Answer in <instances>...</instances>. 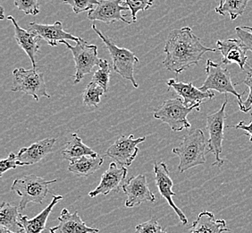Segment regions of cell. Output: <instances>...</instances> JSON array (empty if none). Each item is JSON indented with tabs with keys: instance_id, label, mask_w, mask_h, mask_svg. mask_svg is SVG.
I'll use <instances>...</instances> for the list:
<instances>
[{
	"instance_id": "obj_1",
	"label": "cell",
	"mask_w": 252,
	"mask_h": 233,
	"mask_svg": "<svg viewBox=\"0 0 252 233\" xmlns=\"http://www.w3.org/2000/svg\"><path fill=\"white\" fill-rule=\"evenodd\" d=\"M218 49L204 46L190 27L173 30L165 40L163 65L176 75L198 65L204 54L216 52Z\"/></svg>"
},
{
	"instance_id": "obj_2",
	"label": "cell",
	"mask_w": 252,
	"mask_h": 233,
	"mask_svg": "<svg viewBox=\"0 0 252 233\" xmlns=\"http://www.w3.org/2000/svg\"><path fill=\"white\" fill-rule=\"evenodd\" d=\"M173 154L179 157L178 170L184 173L196 166L206 163V155L208 154V142L203 131L199 128L194 129L185 135L183 141L175 147Z\"/></svg>"
},
{
	"instance_id": "obj_3",
	"label": "cell",
	"mask_w": 252,
	"mask_h": 233,
	"mask_svg": "<svg viewBox=\"0 0 252 233\" xmlns=\"http://www.w3.org/2000/svg\"><path fill=\"white\" fill-rule=\"evenodd\" d=\"M58 180H46L37 175H27L14 180L11 190L21 197L19 209L24 211L29 203L41 204L49 194V186Z\"/></svg>"
},
{
	"instance_id": "obj_4",
	"label": "cell",
	"mask_w": 252,
	"mask_h": 233,
	"mask_svg": "<svg viewBox=\"0 0 252 233\" xmlns=\"http://www.w3.org/2000/svg\"><path fill=\"white\" fill-rule=\"evenodd\" d=\"M92 28L105 43L107 50L109 51L115 72L126 80H129L133 87L139 88L134 78V66L135 64L139 63V58H137L135 54L130 49L117 46L111 39L102 34L100 30L97 29L95 24H93Z\"/></svg>"
},
{
	"instance_id": "obj_5",
	"label": "cell",
	"mask_w": 252,
	"mask_h": 233,
	"mask_svg": "<svg viewBox=\"0 0 252 233\" xmlns=\"http://www.w3.org/2000/svg\"><path fill=\"white\" fill-rule=\"evenodd\" d=\"M200 105L201 104H197L192 107H186L182 98L171 99L165 101L159 107L156 109L153 116L167 124L172 131L181 132L191 126L187 116L194 110L199 112Z\"/></svg>"
},
{
	"instance_id": "obj_6",
	"label": "cell",
	"mask_w": 252,
	"mask_h": 233,
	"mask_svg": "<svg viewBox=\"0 0 252 233\" xmlns=\"http://www.w3.org/2000/svg\"><path fill=\"white\" fill-rule=\"evenodd\" d=\"M207 78L203 84L199 87L202 92H209L215 90L219 93H223L227 97V93H231L237 98L238 104L241 112L243 109V96L245 92L238 93L231 79V74L227 68L222 67L221 64L215 63L211 59H208L206 63Z\"/></svg>"
},
{
	"instance_id": "obj_7",
	"label": "cell",
	"mask_w": 252,
	"mask_h": 233,
	"mask_svg": "<svg viewBox=\"0 0 252 233\" xmlns=\"http://www.w3.org/2000/svg\"><path fill=\"white\" fill-rule=\"evenodd\" d=\"M14 82L11 90L13 92H24L39 102L40 97L50 98L44 80V75L37 69L16 68L13 71Z\"/></svg>"
},
{
	"instance_id": "obj_8",
	"label": "cell",
	"mask_w": 252,
	"mask_h": 233,
	"mask_svg": "<svg viewBox=\"0 0 252 233\" xmlns=\"http://www.w3.org/2000/svg\"><path fill=\"white\" fill-rule=\"evenodd\" d=\"M60 44H64L73 53L76 69L73 76L74 84L80 83L88 74L92 73L96 66L98 67L100 58L97 57V45H91L84 39L77 42L75 46H71L66 40H61Z\"/></svg>"
},
{
	"instance_id": "obj_9",
	"label": "cell",
	"mask_w": 252,
	"mask_h": 233,
	"mask_svg": "<svg viewBox=\"0 0 252 233\" xmlns=\"http://www.w3.org/2000/svg\"><path fill=\"white\" fill-rule=\"evenodd\" d=\"M228 103L227 99L224 101L219 112H215L207 116V130L209 132L208 140V154L212 153L215 155L213 166L221 168L224 160L221 157L223 152V129L225 121V107Z\"/></svg>"
},
{
	"instance_id": "obj_10",
	"label": "cell",
	"mask_w": 252,
	"mask_h": 233,
	"mask_svg": "<svg viewBox=\"0 0 252 233\" xmlns=\"http://www.w3.org/2000/svg\"><path fill=\"white\" fill-rule=\"evenodd\" d=\"M146 137L135 138L133 135L121 136L106 151V155L122 167H130L139 153L138 145L145 141Z\"/></svg>"
},
{
	"instance_id": "obj_11",
	"label": "cell",
	"mask_w": 252,
	"mask_h": 233,
	"mask_svg": "<svg viewBox=\"0 0 252 233\" xmlns=\"http://www.w3.org/2000/svg\"><path fill=\"white\" fill-rule=\"evenodd\" d=\"M126 5V0H100L95 9L88 13V18L91 21H100L107 25H112L117 21L131 25V22L126 19V15H122L123 11L129 9Z\"/></svg>"
},
{
	"instance_id": "obj_12",
	"label": "cell",
	"mask_w": 252,
	"mask_h": 233,
	"mask_svg": "<svg viewBox=\"0 0 252 233\" xmlns=\"http://www.w3.org/2000/svg\"><path fill=\"white\" fill-rule=\"evenodd\" d=\"M122 190L126 194V206L131 208L144 202H155V194L151 192L146 176L137 175L125 182Z\"/></svg>"
},
{
	"instance_id": "obj_13",
	"label": "cell",
	"mask_w": 252,
	"mask_h": 233,
	"mask_svg": "<svg viewBox=\"0 0 252 233\" xmlns=\"http://www.w3.org/2000/svg\"><path fill=\"white\" fill-rule=\"evenodd\" d=\"M154 174H155L156 185L158 187V190L159 191L160 194L165 198L170 206L175 211V214L179 217L181 223L186 225L188 224V219L186 217L183 211L175 204L173 196H175L176 194L173 191L174 182L171 179L170 172L165 161H155L154 162Z\"/></svg>"
},
{
	"instance_id": "obj_14",
	"label": "cell",
	"mask_w": 252,
	"mask_h": 233,
	"mask_svg": "<svg viewBox=\"0 0 252 233\" xmlns=\"http://www.w3.org/2000/svg\"><path fill=\"white\" fill-rule=\"evenodd\" d=\"M127 172V168L118 166L116 161H113L109 168L102 174L97 188L89 193V196L94 198L98 194L107 195L111 192H119L125 184Z\"/></svg>"
},
{
	"instance_id": "obj_15",
	"label": "cell",
	"mask_w": 252,
	"mask_h": 233,
	"mask_svg": "<svg viewBox=\"0 0 252 233\" xmlns=\"http://www.w3.org/2000/svg\"><path fill=\"white\" fill-rule=\"evenodd\" d=\"M28 31L39 36L40 39L47 41V43L51 47H56L58 44L60 43L61 40L71 39L76 43L83 40L80 37L73 36L72 34L64 32L63 24L60 21L56 22L53 25H39L37 23H30Z\"/></svg>"
},
{
	"instance_id": "obj_16",
	"label": "cell",
	"mask_w": 252,
	"mask_h": 233,
	"mask_svg": "<svg viewBox=\"0 0 252 233\" xmlns=\"http://www.w3.org/2000/svg\"><path fill=\"white\" fill-rule=\"evenodd\" d=\"M217 49L222 55V64L224 66L237 64L242 70L247 65V49L241 39H219L217 41Z\"/></svg>"
},
{
	"instance_id": "obj_17",
	"label": "cell",
	"mask_w": 252,
	"mask_h": 233,
	"mask_svg": "<svg viewBox=\"0 0 252 233\" xmlns=\"http://www.w3.org/2000/svg\"><path fill=\"white\" fill-rule=\"evenodd\" d=\"M170 89H174L180 98L183 99L184 104L186 107H192L197 104H202L204 100L213 99L215 93L211 91L202 92L199 88L195 87L192 83L178 82L175 79L171 78L166 82Z\"/></svg>"
},
{
	"instance_id": "obj_18",
	"label": "cell",
	"mask_w": 252,
	"mask_h": 233,
	"mask_svg": "<svg viewBox=\"0 0 252 233\" xmlns=\"http://www.w3.org/2000/svg\"><path fill=\"white\" fill-rule=\"evenodd\" d=\"M50 233H98V229L92 228L81 218L77 212L71 213L67 209L61 211L59 217V224L49 229Z\"/></svg>"
},
{
	"instance_id": "obj_19",
	"label": "cell",
	"mask_w": 252,
	"mask_h": 233,
	"mask_svg": "<svg viewBox=\"0 0 252 233\" xmlns=\"http://www.w3.org/2000/svg\"><path fill=\"white\" fill-rule=\"evenodd\" d=\"M56 142V138H46L34 143L29 147H24L17 154V160L21 161L24 166L38 163L50 153H52Z\"/></svg>"
},
{
	"instance_id": "obj_20",
	"label": "cell",
	"mask_w": 252,
	"mask_h": 233,
	"mask_svg": "<svg viewBox=\"0 0 252 233\" xmlns=\"http://www.w3.org/2000/svg\"><path fill=\"white\" fill-rule=\"evenodd\" d=\"M7 19L13 23L15 27V39L16 42L19 45L20 48L28 55L32 64V68L37 69L35 57L40 47L39 46L40 38L28 30L23 29L22 27H20V25L17 24V22L12 15L7 16Z\"/></svg>"
},
{
	"instance_id": "obj_21",
	"label": "cell",
	"mask_w": 252,
	"mask_h": 233,
	"mask_svg": "<svg viewBox=\"0 0 252 233\" xmlns=\"http://www.w3.org/2000/svg\"><path fill=\"white\" fill-rule=\"evenodd\" d=\"M190 233H230L225 220L217 219L209 211H202L189 228Z\"/></svg>"
},
{
	"instance_id": "obj_22",
	"label": "cell",
	"mask_w": 252,
	"mask_h": 233,
	"mask_svg": "<svg viewBox=\"0 0 252 233\" xmlns=\"http://www.w3.org/2000/svg\"><path fill=\"white\" fill-rule=\"evenodd\" d=\"M63 198V195L54 194L53 199L51 201V203L34 218L29 219L26 215H21L20 223L25 230V233H42L46 229L47 221L49 219V214H51V212L53 210L54 206L56 204H58L59 201H61Z\"/></svg>"
},
{
	"instance_id": "obj_23",
	"label": "cell",
	"mask_w": 252,
	"mask_h": 233,
	"mask_svg": "<svg viewBox=\"0 0 252 233\" xmlns=\"http://www.w3.org/2000/svg\"><path fill=\"white\" fill-rule=\"evenodd\" d=\"M104 159L97 154L94 155L83 156L77 160L70 161L68 171L80 177H88L100 169Z\"/></svg>"
},
{
	"instance_id": "obj_24",
	"label": "cell",
	"mask_w": 252,
	"mask_h": 233,
	"mask_svg": "<svg viewBox=\"0 0 252 233\" xmlns=\"http://www.w3.org/2000/svg\"><path fill=\"white\" fill-rule=\"evenodd\" d=\"M96 154V152L83 144L82 138L76 133H73L71 140L65 144L63 150L61 151V155L63 159L70 161L77 160L83 156L94 155Z\"/></svg>"
},
{
	"instance_id": "obj_25",
	"label": "cell",
	"mask_w": 252,
	"mask_h": 233,
	"mask_svg": "<svg viewBox=\"0 0 252 233\" xmlns=\"http://www.w3.org/2000/svg\"><path fill=\"white\" fill-rule=\"evenodd\" d=\"M21 215L17 206L3 202L0 207V226L15 233L24 232L25 230L20 223Z\"/></svg>"
},
{
	"instance_id": "obj_26",
	"label": "cell",
	"mask_w": 252,
	"mask_h": 233,
	"mask_svg": "<svg viewBox=\"0 0 252 233\" xmlns=\"http://www.w3.org/2000/svg\"><path fill=\"white\" fill-rule=\"evenodd\" d=\"M249 0H221L218 7L215 8L217 14L220 15H230L232 21L243 15L247 7Z\"/></svg>"
},
{
	"instance_id": "obj_27",
	"label": "cell",
	"mask_w": 252,
	"mask_h": 233,
	"mask_svg": "<svg viewBox=\"0 0 252 233\" xmlns=\"http://www.w3.org/2000/svg\"><path fill=\"white\" fill-rule=\"evenodd\" d=\"M105 92V90L97 83L93 82L88 83L83 92V104L88 107H97L101 102L100 97Z\"/></svg>"
},
{
	"instance_id": "obj_28",
	"label": "cell",
	"mask_w": 252,
	"mask_h": 233,
	"mask_svg": "<svg viewBox=\"0 0 252 233\" xmlns=\"http://www.w3.org/2000/svg\"><path fill=\"white\" fill-rule=\"evenodd\" d=\"M110 74L111 71H110V67L107 60L100 58L98 69L93 75L92 82L97 83L105 90V92H107L109 80H110Z\"/></svg>"
},
{
	"instance_id": "obj_29",
	"label": "cell",
	"mask_w": 252,
	"mask_h": 233,
	"mask_svg": "<svg viewBox=\"0 0 252 233\" xmlns=\"http://www.w3.org/2000/svg\"><path fill=\"white\" fill-rule=\"evenodd\" d=\"M154 0H126V4L131 11L133 23L137 21V14L140 11H146L152 6Z\"/></svg>"
},
{
	"instance_id": "obj_30",
	"label": "cell",
	"mask_w": 252,
	"mask_h": 233,
	"mask_svg": "<svg viewBox=\"0 0 252 233\" xmlns=\"http://www.w3.org/2000/svg\"><path fill=\"white\" fill-rule=\"evenodd\" d=\"M63 3L69 5L75 14H80L86 11H91L93 9L94 5L99 3L98 0H63Z\"/></svg>"
},
{
	"instance_id": "obj_31",
	"label": "cell",
	"mask_w": 252,
	"mask_h": 233,
	"mask_svg": "<svg viewBox=\"0 0 252 233\" xmlns=\"http://www.w3.org/2000/svg\"><path fill=\"white\" fill-rule=\"evenodd\" d=\"M135 233H167L157 219L152 217L148 222L137 225Z\"/></svg>"
},
{
	"instance_id": "obj_32",
	"label": "cell",
	"mask_w": 252,
	"mask_h": 233,
	"mask_svg": "<svg viewBox=\"0 0 252 233\" xmlns=\"http://www.w3.org/2000/svg\"><path fill=\"white\" fill-rule=\"evenodd\" d=\"M14 4L25 15H37L39 13L38 0H14Z\"/></svg>"
},
{
	"instance_id": "obj_33",
	"label": "cell",
	"mask_w": 252,
	"mask_h": 233,
	"mask_svg": "<svg viewBox=\"0 0 252 233\" xmlns=\"http://www.w3.org/2000/svg\"><path fill=\"white\" fill-rule=\"evenodd\" d=\"M18 166H24L23 163L17 160V155L11 153L6 159H3L0 161V177H2L5 171L15 170Z\"/></svg>"
},
{
	"instance_id": "obj_34",
	"label": "cell",
	"mask_w": 252,
	"mask_h": 233,
	"mask_svg": "<svg viewBox=\"0 0 252 233\" xmlns=\"http://www.w3.org/2000/svg\"><path fill=\"white\" fill-rule=\"evenodd\" d=\"M243 83H244L249 88V94H248L247 99L243 102V109L242 111L243 112L247 113V112H251L252 107V67L249 66L247 76H246V78L243 80Z\"/></svg>"
},
{
	"instance_id": "obj_35",
	"label": "cell",
	"mask_w": 252,
	"mask_h": 233,
	"mask_svg": "<svg viewBox=\"0 0 252 233\" xmlns=\"http://www.w3.org/2000/svg\"><path fill=\"white\" fill-rule=\"evenodd\" d=\"M235 32L238 38L243 41L247 50L252 52V33L247 30L243 29V27H236Z\"/></svg>"
},
{
	"instance_id": "obj_36",
	"label": "cell",
	"mask_w": 252,
	"mask_h": 233,
	"mask_svg": "<svg viewBox=\"0 0 252 233\" xmlns=\"http://www.w3.org/2000/svg\"><path fill=\"white\" fill-rule=\"evenodd\" d=\"M252 116V112H251ZM226 128H235V129H242L245 131V135L250 136V142L252 143V121L250 124H247L244 121H241L238 123L235 126H227Z\"/></svg>"
},
{
	"instance_id": "obj_37",
	"label": "cell",
	"mask_w": 252,
	"mask_h": 233,
	"mask_svg": "<svg viewBox=\"0 0 252 233\" xmlns=\"http://www.w3.org/2000/svg\"><path fill=\"white\" fill-rule=\"evenodd\" d=\"M0 233H25V231L24 232H21V233H15V232H12L8 229L5 228V227H0Z\"/></svg>"
},
{
	"instance_id": "obj_38",
	"label": "cell",
	"mask_w": 252,
	"mask_h": 233,
	"mask_svg": "<svg viewBox=\"0 0 252 233\" xmlns=\"http://www.w3.org/2000/svg\"><path fill=\"white\" fill-rule=\"evenodd\" d=\"M0 13H1V15H0V19H4V18H5V15H4V8H3V6H1V11H0Z\"/></svg>"
},
{
	"instance_id": "obj_39",
	"label": "cell",
	"mask_w": 252,
	"mask_h": 233,
	"mask_svg": "<svg viewBox=\"0 0 252 233\" xmlns=\"http://www.w3.org/2000/svg\"><path fill=\"white\" fill-rule=\"evenodd\" d=\"M243 29L247 30V31H250V32H252V27H250V26H244L243 27Z\"/></svg>"
}]
</instances>
